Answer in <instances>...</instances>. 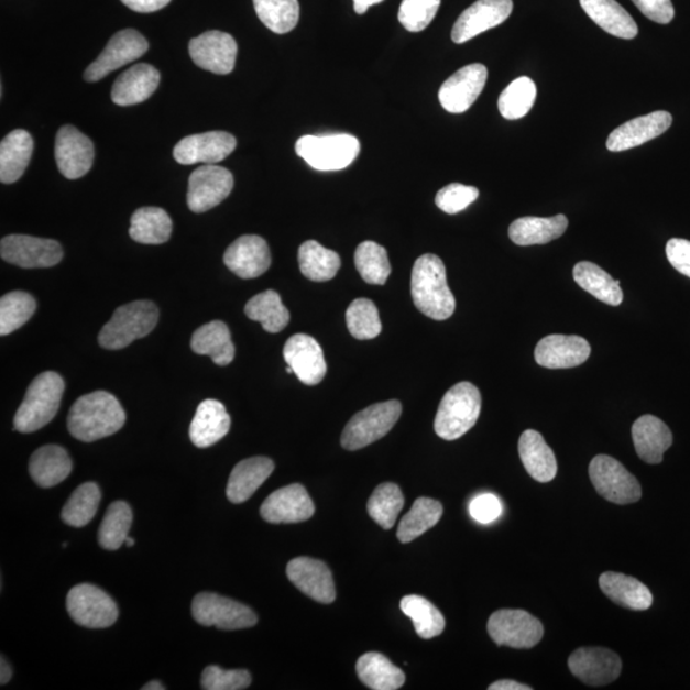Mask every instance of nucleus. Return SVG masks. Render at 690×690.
<instances>
[{
    "mask_svg": "<svg viewBox=\"0 0 690 690\" xmlns=\"http://www.w3.org/2000/svg\"><path fill=\"white\" fill-rule=\"evenodd\" d=\"M12 678V669L10 668V665H8V662L4 660V657H2V665H0V683H2V686L7 684L8 681H10Z\"/></svg>",
    "mask_w": 690,
    "mask_h": 690,
    "instance_id": "obj_62",
    "label": "nucleus"
},
{
    "mask_svg": "<svg viewBox=\"0 0 690 690\" xmlns=\"http://www.w3.org/2000/svg\"><path fill=\"white\" fill-rule=\"evenodd\" d=\"M361 152L360 141L352 134L332 133L300 138L296 144L299 157L316 171H342L351 165Z\"/></svg>",
    "mask_w": 690,
    "mask_h": 690,
    "instance_id": "obj_6",
    "label": "nucleus"
},
{
    "mask_svg": "<svg viewBox=\"0 0 690 690\" xmlns=\"http://www.w3.org/2000/svg\"><path fill=\"white\" fill-rule=\"evenodd\" d=\"M261 517L273 525H289L308 521L315 514L313 499L299 483L274 491L263 505Z\"/></svg>",
    "mask_w": 690,
    "mask_h": 690,
    "instance_id": "obj_21",
    "label": "nucleus"
},
{
    "mask_svg": "<svg viewBox=\"0 0 690 690\" xmlns=\"http://www.w3.org/2000/svg\"><path fill=\"white\" fill-rule=\"evenodd\" d=\"M590 354V343L577 336H547L539 340L535 349V360L539 366L551 370L581 366Z\"/></svg>",
    "mask_w": 690,
    "mask_h": 690,
    "instance_id": "obj_24",
    "label": "nucleus"
},
{
    "mask_svg": "<svg viewBox=\"0 0 690 690\" xmlns=\"http://www.w3.org/2000/svg\"><path fill=\"white\" fill-rule=\"evenodd\" d=\"M224 263L230 272L242 280H255L267 272L272 265V255L264 238L242 236L227 249Z\"/></svg>",
    "mask_w": 690,
    "mask_h": 690,
    "instance_id": "obj_25",
    "label": "nucleus"
},
{
    "mask_svg": "<svg viewBox=\"0 0 690 690\" xmlns=\"http://www.w3.org/2000/svg\"><path fill=\"white\" fill-rule=\"evenodd\" d=\"M189 55L195 65L216 75L233 73L238 46L232 35L208 31L189 42Z\"/></svg>",
    "mask_w": 690,
    "mask_h": 690,
    "instance_id": "obj_18",
    "label": "nucleus"
},
{
    "mask_svg": "<svg viewBox=\"0 0 690 690\" xmlns=\"http://www.w3.org/2000/svg\"><path fill=\"white\" fill-rule=\"evenodd\" d=\"M503 513V505L494 494H481L475 496L470 504V514L474 521L489 525L495 522Z\"/></svg>",
    "mask_w": 690,
    "mask_h": 690,
    "instance_id": "obj_56",
    "label": "nucleus"
},
{
    "mask_svg": "<svg viewBox=\"0 0 690 690\" xmlns=\"http://www.w3.org/2000/svg\"><path fill=\"white\" fill-rule=\"evenodd\" d=\"M258 18L275 34H288L299 20L298 0H253Z\"/></svg>",
    "mask_w": 690,
    "mask_h": 690,
    "instance_id": "obj_45",
    "label": "nucleus"
},
{
    "mask_svg": "<svg viewBox=\"0 0 690 690\" xmlns=\"http://www.w3.org/2000/svg\"><path fill=\"white\" fill-rule=\"evenodd\" d=\"M0 255L15 266L42 269L58 265L63 259V249L57 241L12 234L4 237L0 243Z\"/></svg>",
    "mask_w": 690,
    "mask_h": 690,
    "instance_id": "obj_14",
    "label": "nucleus"
},
{
    "mask_svg": "<svg viewBox=\"0 0 690 690\" xmlns=\"http://www.w3.org/2000/svg\"><path fill=\"white\" fill-rule=\"evenodd\" d=\"M157 320L158 309L150 300L123 305L101 329L99 344L110 351L129 347L134 340L149 336Z\"/></svg>",
    "mask_w": 690,
    "mask_h": 690,
    "instance_id": "obj_5",
    "label": "nucleus"
},
{
    "mask_svg": "<svg viewBox=\"0 0 690 690\" xmlns=\"http://www.w3.org/2000/svg\"><path fill=\"white\" fill-rule=\"evenodd\" d=\"M300 273L313 282H328L336 277L342 260L336 251L325 249L319 242L307 241L298 251Z\"/></svg>",
    "mask_w": 690,
    "mask_h": 690,
    "instance_id": "obj_40",
    "label": "nucleus"
},
{
    "mask_svg": "<svg viewBox=\"0 0 690 690\" xmlns=\"http://www.w3.org/2000/svg\"><path fill=\"white\" fill-rule=\"evenodd\" d=\"M632 436L638 457L648 464L661 463L673 441L668 425L651 415L642 416L633 424Z\"/></svg>",
    "mask_w": 690,
    "mask_h": 690,
    "instance_id": "obj_28",
    "label": "nucleus"
},
{
    "mask_svg": "<svg viewBox=\"0 0 690 690\" xmlns=\"http://www.w3.org/2000/svg\"><path fill=\"white\" fill-rule=\"evenodd\" d=\"M193 351L209 355L218 366H227L234 360L236 348L223 321H211L198 328L191 339Z\"/></svg>",
    "mask_w": 690,
    "mask_h": 690,
    "instance_id": "obj_36",
    "label": "nucleus"
},
{
    "mask_svg": "<svg viewBox=\"0 0 690 690\" xmlns=\"http://www.w3.org/2000/svg\"><path fill=\"white\" fill-rule=\"evenodd\" d=\"M401 415L402 404L398 401L374 404L351 418L340 442L351 451L366 448L391 432Z\"/></svg>",
    "mask_w": 690,
    "mask_h": 690,
    "instance_id": "obj_7",
    "label": "nucleus"
},
{
    "mask_svg": "<svg viewBox=\"0 0 690 690\" xmlns=\"http://www.w3.org/2000/svg\"><path fill=\"white\" fill-rule=\"evenodd\" d=\"M284 360L306 385L320 384L327 375V362L317 340L307 335H296L284 346Z\"/></svg>",
    "mask_w": 690,
    "mask_h": 690,
    "instance_id": "obj_23",
    "label": "nucleus"
},
{
    "mask_svg": "<svg viewBox=\"0 0 690 690\" xmlns=\"http://www.w3.org/2000/svg\"><path fill=\"white\" fill-rule=\"evenodd\" d=\"M29 470L37 486L51 489L65 481L73 471L66 449L58 446H45L35 451L30 459Z\"/></svg>",
    "mask_w": 690,
    "mask_h": 690,
    "instance_id": "obj_34",
    "label": "nucleus"
},
{
    "mask_svg": "<svg viewBox=\"0 0 690 690\" xmlns=\"http://www.w3.org/2000/svg\"><path fill=\"white\" fill-rule=\"evenodd\" d=\"M237 140L224 131H210L193 134L180 140L173 150V156L179 164H217L234 152Z\"/></svg>",
    "mask_w": 690,
    "mask_h": 690,
    "instance_id": "obj_17",
    "label": "nucleus"
},
{
    "mask_svg": "<svg viewBox=\"0 0 690 690\" xmlns=\"http://www.w3.org/2000/svg\"><path fill=\"white\" fill-rule=\"evenodd\" d=\"M95 158L92 141L74 125H63L55 139V162L67 179L89 173Z\"/></svg>",
    "mask_w": 690,
    "mask_h": 690,
    "instance_id": "obj_19",
    "label": "nucleus"
},
{
    "mask_svg": "<svg viewBox=\"0 0 690 690\" xmlns=\"http://www.w3.org/2000/svg\"><path fill=\"white\" fill-rule=\"evenodd\" d=\"M125 545L129 547H133L134 546V539L132 537H127L125 539Z\"/></svg>",
    "mask_w": 690,
    "mask_h": 690,
    "instance_id": "obj_64",
    "label": "nucleus"
},
{
    "mask_svg": "<svg viewBox=\"0 0 690 690\" xmlns=\"http://www.w3.org/2000/svg\"><path fill=\"white\" fill-rule=\"evenodd\" d=\"M193 615L198 624L223 631L248 629L258 623L256 614L249 606L209 592L194 599Z\"/></svg>",
    "mask_w": 690,
    "mask_h": 690,
    "instance_id": "obj_9",
    "label": "nucleus"
},
{
    "mask_svg": "<svg viewBox=\"0 0 690 690\" xmlns=\"http://www.w3.org/2000/svg\"><path fill=\"white\" fill-rule=\"evenodd\" d=\"M251 681L248 670H224L211 665L202 672L201 687L205 690H242L248 689Z\"/></svg>",
    "mask_w": 690,
    "mask_h": 690,
    "instance_id": "obj_54",
    "label": "nucleus"
},
{
    "mask_svg": "<svg viewBox=\"0 0 690 690\" xmlns=\"http://www.w3.org/2000/svg\"><path fill=\"white\" fill-rule=\"evenodd\" d=\"M384 2V0H353L354 11L359 14L366 13L371 6Z\"/></svg>",
    "mask_w": 690,
    "mask_h": 690,
    "instance_id": "obj_61",
    "label": "nucleus"
},
{
    "mask_svg": "<svg viewBox=\"0 0 690 690\" xmlns=\"http://www.w3.org/2000/svg\"><path fill=\"white\" fill-rule=\"evenodd\" d=\"M287 576L300 592L320 604H331L337 599L335 579L321 560L305 557L293 559L288 562Z\"/></svg>",
    "mask_w": 690,
    "mask_h": 690,
    "instance_id": "obj_22",
    "label": "nucleus"
},
{
    "mask_svg": "<svg viewBox=\"0 0 690 690\" xmlns=\"http://www.w3.org/2000/svg\"><path fill=\"white\" fill-rule=\"evenodd\" d=\"M441 0H403L398 19L410 33H421L434 21Z\"/></svg>",
    "mask_w": 690,
    "mask_h": 690,
    "instance_id": "obj_53",
    "label": "nucleus"
},
{
    "mask_svg": "<svg viewBox=\"0 0 690 690\" xmlns=\"http://www.w3.org/2000/svg\"><path fill=\"white\" fill-rule=\"evenodd\" d=\"M568 224V218L562 213L552 218H521L510 227V237L518 245L546 244L565 234Z\"/></svg>",
    "mask_w": 690,
    "mask_h": 690,
    "instance_id": "obj_37",
    "label": "nucleus"
},
{
    "mask_svg": "<svg viewBox=\"0 0 690 690\" xmlns=\"http://www.w3.org/2000/svg\"><path fill=\"white\" fill-rule=\"evenodd\" d=\"M274 462L266 457L242 460L234 467L227 486L229 502L242 504L256 493L258 489L274 472Z\"/></svg>",
    "mask_w": 690,
    "mask_h": 690,
    "instance_id": "obj_30",
    "label": "nucleus"
},
{
    "mask_svg": "<svg viewBox=\"0 0 690 690\" xmlns=\"http://www.w3.org/2000/svg\"><path fill=\"white\" fill-rule=\"evenodd\" d=\"M536 84L529 77H519L500 95L499 112L505 119H521L529 113L536 101Z\"/></svg>",
    "mask_w": 690,
    "mask_h": 690,
    "instance_id": "obj_49",
    "label": "nucleus"
},
{
    "mask_svg": "<svg viewBox=\"0 0 690 690\" xmlns=\"http://www.w3.org/2000/svg\"><path fill=\"white\" fill-rule=\"evenodd\" d=\"M479 196L480 191L475 187L451 184L440 189L436 195L435 202L440 210L454 216L478 200Z\"/></svg>",
    "mask_w": 690,
    "mask_h": 690,
    "instance_id": "obj_55",
    "label": "nucleus"
},
{
    "mask_svg": "<svg viewBox=\"0 0 690 690\" xmlns=\"http://www.w3.org/2000/svg\"><path fill=\"white\" fill-rule=\"evenodd\" d=\"M481 393L471 383H459L443 395L435 417V432L439 438L453 441L478 423L481 414Z\"/></svg>",
    "mask_w": 690,
    "mask_h": 690,
    "instance_id": "obj_4",
    "label": "nucleus"
},
{
    "mask_svg": "<svg viewBox=\"0 0 690 690\" xmlns=\"http://www.w3.org/2000/svg\"><path fill=\"white\" fill-rule=\"evenodd\" d=\"M573 276L579 287L589 292L601 303L610 306H618L623 303L621 282L613 280V276L599 265L582 261L574 266Z\"/></svg>",
    "mask_w": 690,
    "mask_h": 690,
    "instance_id": "obj_39",
    "label": "nucleus"
},
{
    "mask_svg": "<svg viewBox=\"0 0 690 690\" xmlns=\"http://www.w3.org/2000/svg\"><path fill=\"white\" fill-rule=\"evenodd\" d=\"M599 583L601 591L618 606L634 612H645L653 605L651 591L634 577L606 572L601 574Z\"/></svg>",
    "mask_w": 690,
    "mask_h": 690,
    "instance_id": "obj_31",
    "label": "nucleus"
},
{
    "mask_svg": "<svg viewBox=\"0 0 690 690\" xmlns=\"http://www.w3.org/2000/svg\"><path fill=\"white\" fill-rule=\"evenodd\" d=\"M354 264L362 280L369 284L384 285L392 273L386 250L372 241L362 242L357 248Z\"/></svg>",
    "mask_w": 690,
    "mask_h": 690,
    "instance_id": "obj_50",
    "label": "nucleus"
},
{
    "mask_svg": "<svg viewBox=\"0 0 690 690\" xmlns=\"http://www.w3.org/2000/svg\"><path fill=\"white\" fill-rule=\"evenodd\" d=\"M347 327L352 337L360 340L374 339L382 332L379 309L372 300L359 298L347 309Z\"/></svg>",
    "mask_w": 690,
    "mask_h": 690,
    "instance_id": "obj_52",
    "label": "nucleus"
},
{
    "mask_svg": "<svg viewBox=\"0 0 690 690\" xmlns=\"http://www.w3.org/2000/svg\"><path fill=\"white\" fill-rule=\"evenodd\" d=\"M36 311V300L26 292L7 293L0 299V336L11 332L25 325Z\"/></svg>",
    "mask_w": 690,
    "mask_h": 690,
    "instance_id": "obj_51",
    "label": "nucleus"
},
{
    "mask_svg": "<svg viewBox=\"0 0 690 690\" xmlns=\"http://www.w3.org/2000/svg\"><path fill=\"white\" fill-rule=\"evenodd\" d=\"M404 614L412 618L419 637L431 639L440 636L446 629V618L430 601L417 594H409L401 601Z\"/></svg>",
    "mask_w": 690,
    "mask_h": 690,
    "instance_id": "obj_44",
    "label": "nucleus"
},
{
    "mask_svg": "<svg viewBox=\"0 0 690 690\" xmlns=\"http://www.w3.org/2000/svg\"><path fill=\"white\" fill-rule=\"evenodd\" d=\"M666 256L670 261L673 269L678 270L680 274L690 277V242L687 240H680V238H672L666 244Z\"/></svg>",
    "mask_w": 690,
    "mask_h": 690,
    "instance_id": "obj_58",
    "label": "nucleus"
},
{
    "mask_svg": "<svg viewBox=\"0 0 690 690\" xmlns=\"http://www.w3.org/2000/svg\"><path fill=\"white\" fill-rule=\"evenodd\" d=\"M488 631L497 646L533 648L544 637V626L525 610H499L490 616Z\"/></svg>",
    "mask_w": 690,
    "mask_h": 690,
    "instance_id": "obj_11",
    "label": "nucleus"
},
{
    "mask_svg": "<svg viewBox=\"0 0 690 690\" xmlns=\"http://www.w3.org/2000/svg\"><path fill=\"white\" fill-rule=\"evenodd\" d=\"M161 74L146 63L133 66L116 79L112 100L119 107H132L147 100L156 91Z\"/></svg>",
    "mask_w": 690,
    "mask_h": 690,
    "instance_id": "obj_27",
    "label": "nucleus"
},
{
    "mask_svg": "<svg viewBox=\"0 0 690 690\" xmlns=\"http://www.w3.org/2000/svg\"><path fill=\"white\" fill-rule=\"evenodd\" d=\"M165 688L158 681H150L145 687H142V690H164Z\"/></svg>",
    "mask_w": 690,
    "mask_h": 690,
    "instance_id": "obj_63",
    "label": "nucleus"
},
{
    "mask_svg": "<svg viewBox=\"0 0 690 690\" xmlns=\"http://www.w3.org/2000/svg\"><path fill=\"white\" fill-rule=\"evenodd\" d=\"M34 153V139L25 130H14L0 144V180L14 184L25 173Z\"/></svg>",
    "mask_w": 690,
    "mask_h": 690,
    "instance_id": "obj_33",
    "label": "nucleus"
},
{
    "mask_svg": "<svg viewBox=\"0 0 690 690\" xmlns=\"http://www.w3.org/2000/svg\"><path fill=\"white\" fill-rule=\"evenodd\" d=\"M647 19L661 23H670L676 15L671 0H632Z\"/></svg>",
    "mask_w": 690,
    "mask_h": 690,
    "instance_id": "obj_57",
    "label": "nucleus"
},
{
    "mask_svg": "<svg viewBox=\"0 0 690 690\" xmlns=\"http://www.w3.org/2000/svg\"><path fill=\"white\" fill-rule=\"evenodd\" d=\"M233 174L223 166L205 164L188 179L187 205L189 210L200 213L209 211L232 193Z\"/></svg>",
    "mask_w": 690,
    "mask_h": 690,
    "instance_id": "obj_12",
    "label": "nucleus"
},
{
    "mask_svg": "<svg viewBox=\"0 0 690 690\" xmlns=\"http://www.w3.org/2000/svg\"><path fill=\"white\" fill-rule=\"evenodd\" d=\"M513 12V0H478L459 15L451 39L456 44L467 43L490 29L502 25Z\"/></svg>",
    "mask_w": 690,
    "mask_h": 690,
    "instance_id": "obj_20",
    "label": "nucleus"
},
{
    "mask_svg": "<svg viewBox=\"0 0 690 690\" xmlns=\"http://www.w3.org/2000/svg\"><path fill=\"white\" fill-rule=\"evenodd\" d=\"M172 219L161 208H142L131 218L130 236L144 244H163L172 236Z\"/></svg>",
    "mask_w": 690,
    "mask_h": 690,
    "instance_id": "obj_41",
    "label": "nucleus"
},
{
    "mask_svg": "<svg viewBox=\"0 0 690 690\" xmlns=\"http://www.w3.org/2000/svg\"><path fill=\"white\" fill-rule=\"evenodd\" d=\"M672 116L665 110L649 113L644 117L632 119V121L617 127L610 133L606 146L610 152L621 153L646 144L670 129Z\"/></svg>",
    "mask_w": 690,
    "mask_h": 690,
    "instance_id": "obj_26",
    "label": "nucleus"
},
{
    "mask_svg": "<svg viewBox=\"0 0 690 690\" xmlns=\"http://www.w3.org/2000/svg\"><path fill=\"white\" fill-rule=\"evenodd\" d=\"M568 666L576 678L591 687L613 683L623 669L621 657L601 647L578 648L570 655Z\"/></svg>",
    "mask_w": 690,
    "mask_h": 690,
    "instance_id": "obj_15",
    "label": "nucleus"
},
{
    "mask_svg": "<svg viewBox=\"0 0 690 690\" xmlns=\"http://www.w3.org/2000/svg\"><path fill=\"white\" fill-rule=\"evenodd\" d=\"M149 50L147 40L139 31L127 29L119 31L101 52L98 59L85 70V81L98 83L133 61H138Z\"/></svg>",
    "mask_w": 690,
    "mask_h": 690,
    "instance_id": "obj_13",
    "label": "nucleus"
},
{
    "mask_svg": "<svg viewBox=\"0 0 690 690\" xmlns=\"http://www.w3.org/2000/svg\"><path fill=\"white\" fill-rule=\"evenodd\" d=\"M442 505L438 500L419 497L410 511L404 515L398 527V538L403 544H409L423 536L428 529L438 525L442 517Z\"/></svg>",
    "mask_w": 690,
    "mask_h": 690,
    "instance_id": "obj_43",
    "label": "nucleus"
},
{
    "mask_svg": "<svg viewBox=\"0 0 690 690\" xmlns=\"http://www.w3.org/2000/svg\"><path fill=\"white\" fill-rule=\"evenodd\" d=\"M488 75V68L480 63L460 68L440 87L439 100L442 108L453 114L467 112L480 97Z\"/></svg>",
    "mask_w": 690,
    "mask_h": 690,
    "instance_id": "obj_16",
    "label": "nucleus"
},
{
    "mask_svg": "<svg viewBox=\"0 0 690 690\" xmlns=\"http://www.w3.org/2000/svg\"><path fill=\"white\" fill-rule=\"evenodd\" d=\"M67 610L75 623L90 629L109 628L118 618L114 600L89 583L78 584L69 591Z\"/></svg>",
    "mask_w": 690,
    "mask_h": 690,
    "instance_id": "obj_10",
    "label": "nucleus"
},
{
    "mask_svg": "<svg viewBox=\"0 0 690 690\" xmlns=\"http://www.w3.org/2000/svg\"><path fill=\"white\" fill-rule=\"evenodd\" d=\"M132 521L133 515L129 504L114 502L110 505L99 529V544L102 549L116 551L125 544Z\"/></svg>",
    "mask_w": 690,
    "mask_h": 690,
    "instance_id": "obj_47",
    "label": "nucleus"
},
{
    "mask_svg": "<svg viewBox=\"0 0 690 690\" xmlns=\"http://www.w3.org/2000/svg\"><path fill=\"white\" fill-rule=\"evenodd\" d=\"M583 11L607 34L631 40L638 35L632 15L616 0H579Z\"/></svg>",
    "mask_w": 690,
    "mask_h": 690,
    "instance_id": "obj_35",
    "label": "nucleus"
},
{
    "mask_svg": "<svg viewBox=\"0 0 690 690\" xmlns=\"http://www.w3.org/2000/svg\"><path fill=\"white\" fill-rule=\"evenodd\" d=\"M404 506V496L402 490L395 483L386 482L377 486L372 493L368 511L370 517L374 519L380 527L391 529L394 527L398 515Z\"/></svg>",
    "mask_w": 690,
    "mask_h": 690,
    "instance_id": "obj_48",
    "label": "nucleus"
},
{
    "mask_svg": "<svg viewBox=\"0 0 690 690\" xmlns=\"http://www.w3.org/2000/svg\"><path fill=\"white\" fill-rule=\"evenodd\" d=\"M125 424V412L114 395L94 392L77 399L68 415V431L75 439L92 442L112 436Z\"/></svg>",
    "mask_w": 690,
    "mask_h": 690,
    "instance_id": "obj_1",
    "label": "nucleus"
},
{
    "mask_svg": "<svg viewBox=\"0 0 690 690\" xmlns=\"http://www.w3.org/2000/svg\"><path fill=\"white\" fill-rule=\"evenodd\" d=\"M412 298L416 307L430 319L442 321L456 311V298L451 293L447 269L432 253L419 258L412 270Z\"/></svg>",
    "mask_w": 690,
    "mask_h": 690,
    "instance_id": "obj_2",
    "label": "nucleus"
},
{
    "mask_svg": "<svg viewBox=\"0 0 690 690\" xmlns=\"http://www.w3.org/2000/svg\"><path fill=\"white\" fill-rule=\"evenodd\" d=\"M355 670L362 683L370 689L396 690L406 683V673L382 654H364L357 661Z\"/></svg>",
    "mask_w": 690,
    "mask_h": 690,
    "instance_id": "obj_38",
    "label": "nucleus"
},
{
    "mask_svg": "<svg viewBox=\"0 0 690 690\" xmlns=\"http://www.w3.org/2000/svg\"><path fill=\"white\" fill-rule=\"evenodd\" d=\"M130 10L139 13H153L163 10L172 0H121Z\"/></svg>",
    "mask_w": 690,
    "mask_h": 690,
    "instance_id": "obj_59",
    "label": "nucleus"
},
{
    "mask_svg": "<svg viewBox=\"0 0 690 690\" xmlns=\"http://www.w3.org/2000/svg\"><path fill=\"white\" fill-rule=\"evenodd\" d=\"M490 690H533V687L521 684L514 680H499L489 687Z\"/></svg>",
    "mask_w": 690,
    "mask_h": 690,
    "instance_id": "obj_60",
    "label": "nucleus"
},
{
    "mask_svg": "<svg viewBox=\"0 0 690 690\" xmlns=\"http://www.w3.org/2000/svg\"><path fill=\"white\" fill-rule=\"evenodd\" d=\"M518 450L522 463L530 478L544 483L555 479L558 473L557 458L541 434L535 430L523 432Z\"/></svg>",
    "mask_w": 690,
    "mask_h": 690,
    "instance_id": "obj_32",
    "label": "nucleus"
},
{
    "mask_svg": "<svg viewBox=\"0 0 690 690\" xmlns=\"http://www.w3.org/2000/svg\"><path fill=\"white\" fill-rule=\"evenodd\" d=\"M230 416L223 403L206 399L197 407L196 415L189 426V439L197 448H210L230 430Z\"/></svg>",
    "mask_w": 690,
    "mask_h": 690,
    "instance_id": "obj_29",
    "label": "nucleus"
},
{
    "mask_svg": "<svg viewBox=\"0 0 690 690\" xmlns=\"http://www.w3.org/2000/svg\"><path fill=\"white\" fill-rule=\"evenodd\" d=\"M65 387V382L55 372L47 371L36 376L14 416V430L31 434L50 424L58 414Z\"/></svg>",
    "mask_w": 690,
    "mask_h": 690,
    "instance_id": "obj_3",
    "label": "nucleus"
},
{
    "mask_svg": "<svg viewBox=\"0 0 690 690\" xmlns=\"http://www.w3.org/2000/svg\"><path fill=\"white\" fill-rule=\"evenodd\" d=\"M100 489L97 483L87 482L77 488L63 506L62 519L70 527H85L95 517L100 504Z\"/></svg>",
    "mask_w": 690,
    "mask_h": 690,
    "instance_id": "obj_46",
    "label": "nucleus"
},
{
    "mask_svg": "<svg viewBox=\"0 0 690 690\" xmlns=\"http://www.w3.org/2000/svg\"><path fill=\"white\" fill-rule=\"evenodd\" d=\"M244 314L249 319L263 325V328L272 335L284 330L291 320L288 308L283 305L281 296L275 291H265L252 297L244 307Z\"/></svg>",
    "mask_w": 690,
    "mask_h": 690,
    "instance_id": "obj_42",
    "label": "nucleus"
},
{
    "mask_svg": "<svg viewBox=\"0 0 690 690\" xmlns=\"http://www.w3.org/2000/svg\"><path fill=\"white\" fill-rule=\"evenodd\" d=\"M590 479L598 493L610 503L628 505L642 497L637 479L613 457H594L590 464Z\"/></svg>",
    "mask_w": 690,
    "mask_h": 690,
    "instance_id": "obj_8",
    "label": "nucleus"
}]
</instances>
